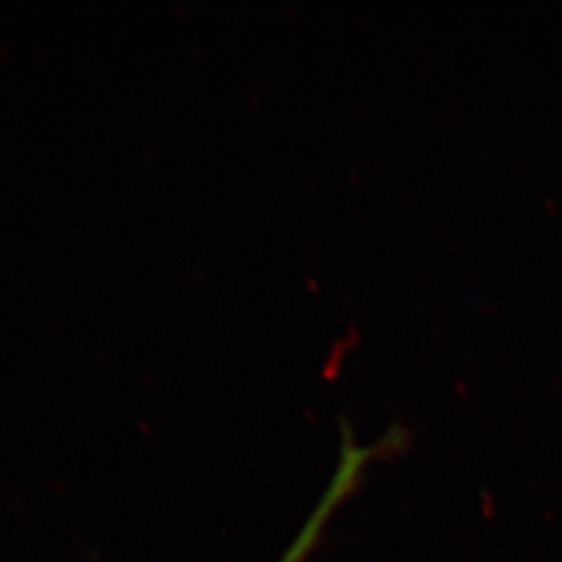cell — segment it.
Masks as SVG:
<instances>
[{
	"instance_id": "1",
	"label": "cell",
	"mask_w": 562,
	"mask_h": 562,
	"mask_svg": "<svg viewBox=\"0 0 562 562\" xmlns=\"http://www.w3.org/2000/svg\"><path fill=\"white\" fill-rule=\"evenodd\" d=\"M346 501V492L340 485H329L327 492L323 494L322 503L317 504V508L313 510L311 519L302 527L299 538L288 548V552L281 557L280 562H304L306 557L313 552L315 543L319 542L323 529L329 521V517L334 515V510Z\"/></svg>"
}]
</instances>
